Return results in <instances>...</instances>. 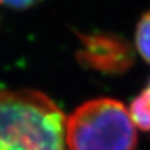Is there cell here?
Masks as SVG:
<instances>
[{"mask_svg":"<svg viewBox=\"0 0 150 150\" xmlns=\"http://www.w3.org/2000/svg\"><path fill=\"white\" fill-rule=\"evenodd\" d=\"M66 120L44 92L0 87V150H67Z\"/></svg>","mask_w":150,"mask_h":150,"instance_id":"6da1fadb","label":"cell"},{"mask_svg":"<svg viewBox=\"0 0 150 150\" xmlns=\"http://www.w3.org/2000/svg\"><path fill=\"white\" fill-rule=\"evenodd\" d=\"M137 127L116 99H92L66 120L67 150H136Z\"/></svg>","mask_w":150,"mask_h":150,"instance_id":"7a4b0ae2","label":"cell"},{"mask_svg":"<svg viewBox=\"0 0 150 150\" xmlns=\"http://www.w3.org/2000/svg\"><path fill=\"white\" fill-rule=\"evenodd\" d=\"M76 58L83 67L107 75H120L132 67L134 53L124 37L93 32L79 34Z\"/></svg>","mask_w":150,"mask_h":150,"instance_id":"3957f363","label":"cell"},{"mask_svg":"<svg viewBox=\"0 0 150 150\" xmlns=\"http://www.w3.org/2000/svg\"><path fill=\"white\" fill-rule=\"evenodd\" d=\"M129 113L136 127L150 132V80L130 103Z\"/></svg>","mask_w":150,"mask_h":150,"instance_id":"277c9868","label":"cell"},{"mask_svg":"<svg viewBox=\"0 0 150 150\" xmlns=\"http://www.w3.org/2000/svg\"><path fill=\"white\" fill-rule=\"evenodd\" d=\"M136 47L141 57L150 63V11L141 17L136 29Z\"/></svg>","mask_w":150,"mask_h":150,"instance_id":"5b68a950","label":"cell"},{"mask_svg":"<svg viewBox=\"0 0 150 150\" xmlns=\"http://www.w3.org/2000/svg\"><path fill=\"white\" fill-rule=\"evenodd\" d=\"M38 1L40 0H0V4L12 9H25Z\"/></svg>","mask_w":150,"mask_h":150,"instance_id":"8992f818","label":"cell"}]
</instances>
